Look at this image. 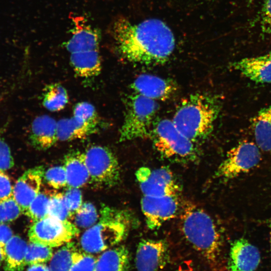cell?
<instances>
[{
	"label": "cell",
	"mask_w": 271,
	"mask_h": 271,
	"mask_svg": "<svg viewBox=\"0 0 271 271\" xmlns=\"http://www.w3.org/2000/svg\"><path fill=\"white\" fill-rule=\"evenodd\" d=\"M111 32L119 53L133 63L163 64L169 59L175 48L173 31L159 19L134 23L120 17L113 23Z\"/></svg>",
	"instance_id": "obj_1"
},
{
	"label": "cell",
	"mask_w": 271,
	"mask_h": 271,
	"mask_svg": "<svg viewBox=\"0 0 271 271\" xmlns=\"http://www.w3.org/2000/svg\"><path fill=\"white\" fill-rule=\"evenodd\" d=\"M220 108V99L215 95L193 93L181 101L172 120L181 132L196 143L210 136Z\"/></svg>",
	"instance_id": "obj_2"
},
{
	"label": "cell",
	"mask_w": 271,
	"mask_h": 271,
	"mask_svg": "<svg viewBox=\"0 0 271 271\" xmlns=\"http://www.w3.org/2000/svg\"><path fill=\"white\" fill-rule=\"evenodd\" d=\"M180 209L181 227L185 237L208 261L215 262L219 255L221 239L214 220L190 201L182 202Z\"/></svg>",
	"instance_id": "obj_3"
},
{
	"label": "cell",
	"mask_w": 271,
	"mask_h": 271,
	"mask_svg": "<svg viewBox=\"0 0 271 271\" xmlns=\"http://www.w3.org/2000/svg\"><path fill=\"white\" fill-rule=\"evenodd\" d=\"M71 19L74 29L71 37L66 44L71 64L78 75L95 74L101 69L99 33L83 17H71Z\"/></svg>",
	"instance_id": "obj_4"
},
{
	"label": "cell",
	"mask_w": 271,
	"mask_h": 271,
	"mask_svg": "<svg viewBox=\"0 0 271 271\" xmlns=\"http://www.w3.org/2000/svg\"><path fill=\"white\" fill-rule=\"evenodd\" d=\"M132 221L131 215L126 211L107 206L102 208L99 222L81 236V248L84 252L92 254L113 247L125 237Z\"/></svg>",
	"instance_id": "obj_5"
},
{
	"label": "cell",
	"mask_w": 271,
	"mask_h": 271,
	"mask_svg": "<svg viewBox=\"0 0 271 271\" xmlns=\"http://www.w3.org/2000/svg\"><path fill=\"white\" fill-rule=\"evenodd\" d=\"M150 138L156 151L166 159L188 163L198 159L195 143L181 132L172 120L156 121Z\"/></svg>",
	"instance_id": "obj_6"
},
{
	"label": "cell",
	"mask_w": 271,
	"mask_h": 271,
	"mask_svg": "<svg viewBox=\"0 0 271 271\" xmlns=\"http://www.w3.org/2000/svg\"><path fill=\"white\" fill-rule=\"evenodd\" d=\"M159 109L157 101L133 93L126 100L119 141L150 138Z\"/></svg>",
	"instance_id": "obj_7"
},
{
	"label": "cell",
	"mask_w": 271,
	"mask_h": 271,
	"mask_svg": "<svg viewBox=\"0 0 271 271\" xmlns=\"http://www.w3.org/2000/svg\"><path fill=\"white\" fill-rule=\"evenodd\" d=\"M84 153L90 180L98 186L110 188L120 180L118 162L113 152L106 147L94 146Z\"/></svg>",
	"instance_id": "obj_8"
},
{
	"label": "cell",
	"mask_w": 271,
	"mask_h": 271,
	"mask_svg": "<svg viewBox=\"0 0 271 271\" xmlns=\"http://www.w3.org/2000/svg\"><path fill=\"white\" fill-rule=\"evenodd\" d=\"M79 232L76 225L68 220L47 216L34 222L29 229L28 237L30 242L53 248L70 242Z\"/></svg>",
	"instance_id": "obj_9"
},
{
	"label": "cell",
	"mask_w": 271,
	"mask_h": 271,
	"mask_svg": "<svg viewBox=\"0 0 271 271\" xmlns=\"http://www.w3.org/2000/svg\"><path fill=\"white\" fill-rule=\"evenodd\" d=\"M259 149L253 142H244L239 144L228 152L215 176L227 180L249 171L261 160Z\"/></svg>",
	"instance_id": "obj_10"
},
{
	"label": "cell",
	"mask_w": 271,
	"mask_h": 271,
	"mask_svg": "<svg viewBox=\"0 0 271 271\" xmlns=\"http://www.w3.org/2000/svg\"><path fill=\"white\" fill-rule=\"evenodd\" d=\"M136 177L143 196H178L180 185L172 171L167 167L152 169L142 167L136 172Z\"/></svg>",
	"instance_id": "obj_11"
},
{
	"label": "cell",
	"mask_w": 271,
	"mask_h": 271,
	"mask_svg": "<svg viewBox=\"0 0 271 271\" xmlns=\"http://www.w3.org/2000/svg\"><path fill=\"white\" fill-rule=\"evenodd\" d=\"M178 197L143 196L141 206L149 229H158L176 215L181 206Z\"/></svg>",
	"instance_id": "obj_12"
},
{
	"label": "cell",
	"mask_w": 271,
	"mask_h": 271,
	"mask_svg": "<svg viewBox=\"0 0 271 271\" xmlns=\"http://www.w3.org/2000/svg\"><path fill=\"white\" fill-rule=\"evenodd\" d=\"M169 258L167 242L162 239H144L138 244L135 258L137 271H158Z\"/></svg>",
	"instance_id": "obj_13"
},
{
	"label": "cell",
	"mask_w": 271,
	"mask_h": 271,
	"mask_svg": "<svg viewBox=\"0 0 271 271\" xmlns=\"http://www.w3.org/2000/svg\"><path fill=\"white\" fill-rule=\"evenodd\" d=\"M130 87L134 93L155 101L168 100L177 91L173 81L149 74L138 76Z\"/></svg>",
	"instance_id": "obj_14"
},
{
	"label": "cell",
	"mask_w": 271,
	"mask_h": 271,
	"mask_svg": "<svg viewBox=\"0 0 271 271\" xmlns=\"http://www.w3.org/2000/svg\"><path fill=\"white\" fill-rule=\"evenodd\" d=\"M42 166L30 169L18 179L13 187V197L20 206L23 213L41 191L44 175Z\"/></svg>",
	"instance_id": "obj_15"
},
{
	"label": "cell",
	"mask_w": 271,
	"mask_h": 271,
	"mask_svg": "<svg viewBox=\"0 0 271 271\" xmlns=\"http://www.w3.org/2000/svg\"><path fill=\"white\" fill-rule=\"evenodd\" d=\"M260 261L258 249L246 239L239 238L231 244L228 263L231 271H255Z\"/></svg>",
	"instance_id": "obj_16"
},
{
	"label": "cell",
	"mask_w": 271,
	"mask_h": 271,
	"mask_svg": "<svg viewBox=\"0 0 271 271\" xmlns=\"http://www.w3.org/2000/svg\"><path fill=\"white\" fill-rule=\"evenodd\" d=\"M234 69L256 83H271V52L243 58L232 64Z\"/></svg>",
	"instance_id": "obj_17"
},
{
	"label": "cell",
	"mask_w": 271,
	"mask_h": 271,
	"mask_svg": "<svg viewBox=\"0 0 271 271\" xmlns=\"http://www.w3.org/2000/svg\"><path fill=\"white\" fill-rule=\"evenodd\" d=\"M57 121L47 115L36 117L32 121L30 140L32 146L39 150L52 147L58 141Z\"/></svg>",
	"instance_id": "obj_18"
},
{
	"label": "cell",
	"mask_w": 271,
	"mask_h": 271,
	"mask_svg": "<svg viewBox=\"0 0 271 271\" xmlns=\"http://www.w3.org/2000/svg\"><path fill=\"white\" fill-rule=\"evenodd\" d=\"M58 141H67L83 139L97 131L99 121L88 120L73 115L58 121Z\"/></svg>",
	"instance_id": "obj_19"
},
{
	"label": "cell",
	"mask_w": 271,
	"mask_h": 271,
	"mask_svg": "<svg viewBox=\"0 0 271 271\" xmlns=\"http://www.w3.org/2000/svg\"><path fill=\"white\" fill-rule=\"evenodd\" d=\"M64 167L67 188H79L90 180L84 152H75L68 154L64 159Z\"/></svg>",
	"instance_id": "obj_20"
},
{
	"label": "cell",
	"mask_w": 271,
	"mask_h": 271,
	"mask_svg": "<svg viewBox=\"0 0 271 271\" xmlns=\"http://www.w3.org/2000/svg\"><path fill=\"white\" fill-rule=\"evenodd\" d=\"M130 265L128 250L123 245L112 247L96 258L95 271H127Z\"/></svg>",
	"instance_id": "obj_21"
},
{
	"label": "cell",
	"mask_w": 271,
	"mask_h": 271,
	"mask_svg": "<svg viewBox=\"0 0 271 271\" xmlns=\"http://www.w3.org/2000/svg\"><path fill=\"white\" fill-rule=\"evenodd\" d=\"M28 244L18 235L13 236L5 248L4 268L6 271H21L26 264Z\"/></svg>",
	"instance_id": "obj_22"
},
{
	"label": "cell",
	"mask_w": 271,
	"mask_h": 271,
	"mask_svg": "<svg viewBox=\"0 0 271 271\" xmlns=\"http://www.w3.org/2000/svg\"><path fill=\"white\" fill-rule=\"evenodd\" d=\"M251 122L257 146L263 151H271V105L260 109Z\"/></svg>",
	"instance_id": "obj_23"
},
{
	"label": "cell",
	"mask_w": 271,
	"mask_h": 271,
	"mask_svg": "<svg viewBox=\"0 0 271 271\" xmlns=\"http://www.w3.org/2000/svg\"><path fill=\"white\" fill-rule=\"evenodd\" d=\"M82 254L76 249L73 243H67L53 253L49 268L51 271H69Z\"/></svg>",
	"instance_id": "obj_24"
},
{
	"label": "cell",
	"mask_w": 271,
	"mask_h": 271,
	"mask_svg": "<svg viewBox=\"0 0 271 271\" xmlns=\"http://www.w3.org/2000/svg\"><path fill=\"white\" fill-rule=\"evenodd\" d=\"M68 101L66 89L58 83L48 85L45 89L43 104L51 111H58L63 109Z\"/></svg>",
	"instance_id": "obj_25"
},
{
	"label": "cell",
	"mask_w": 271,
	"mask_h": 271,
	"mask_svg": "<svg viewBox=\"0 0 271 271\" xmlns=\"http://www.w3.org/2000/svg\"><path fill=\"white\" fill-rule=\"evenodd\" d=\"M53 194L44 191L39 192L30 204L25 213L34 221L42 219L48 216V205Z\"/></svg>",
	"instance_id": "obj_26"
},
{
	"label": "cell",
	"mask_w": 271,
	"mask_h": 271,
	"mask_svg": "<svg viewBox=\"0 0 271 271\" xmlns=\"http://www.w3.org/2000/svg\"><path fill=\"white\" fill-rule=\"evenodd\" d=\"M53 255L52 247L30 242L26 253V264L46 263L50 261Z\"/></svg>",
	"instance_id": "obj_27"
},
{
	"label": "cell",
	"mask_w": 271,
	"mask_h": 271,
	"mask_svg": "<svg viewBox=\"0 0 271 271\" xmlns=\"http://www.w3.org/2000/svg\"><path fill=\"white\" fill-rule=\"evenodd\" d=\"M98 217L95 206L90 202H85L75 215L74 224L78 228L88 229L96 223Z\"/></svg>",
	"instance_id": "obj_28"
},
{
	"label": "cell",
	"mask_w": 271,
	"mask_h": 271,
	"mask_svg": "<svg viewBox=\"0 0 271 271\" xmlns=\"http://www.w3.org/2000/svg\"><path fill=\"white\" fill-rule=\"evenodd\" d=\"M48 216L61 220H66L70 217L64 193H58L52 195L48 205Z\"/></svg>",
	"instance_id": "obj_29"
},
{
	"label": "cell",
	"mask_w": 271,
	"mask_h": 271,
	"mask_svg": "<svg viewBox=\"0 0 271 271\" xmlns=\"http://www.w3.org/2000/svg\"><path fill=\"white\" fill-rule=\"evenodd\" d=\"M23 213L13 195L0 200V224L16 220Z\"/></svg>",
	"instance_id": "obj_30"
},
{
	"label": "cell",
	"mask_w": 271,
	"mask_h": 271,
	"mask_svg": "<svg viewBox=\"0 0 271 271\" xmlns=\"http://www.w3.org/2000/svg\"><path fill=\"white\" fill-rule=\"evenodd\" d=\"M44 177L47 183L54 189L67 187L66 174L64 166L49 168L44 173Z\"/></svg>",
	"instance_id": "obj_31"
},
{
	"label": "cell",
	"mask_w": 271,
	"mask_h": 271,
	"mask_svg": "<svg viewBox=\"0 0 271 271\" xmlns=\"http://www.w3.org/2000/svg\"><path fill=\"white\" fill-rule=\"evenodd\" d=\"M64 196L71 217L75 215L83 204L81 191L79 188H67Z\"/></svg>",
	"instance_id": "obj_32"
},
{
	"label": "cell",
	"mask_w": 271,
	"mask_h": 271,
	"mask_svg": "<svg viewBox=\"0 0 271 271\" xmlns=\"http://www.w3.org/2000/svg\"><path fill=\"white\" fill-rule=\"evenodd\" d=\"M259 25L263 36L271 38V0H264L261 9Z\"/></svg>",
	"instance_id": "obj_33"
},
{
	"label": "cell",
	"mask_w": 271,
	"mask_h": 271,
	"mask_svg": "<svg viewBox=\"0 0 271 271\" xmlns=\"http://www.w3.org/2000/svg\"><path fill=\"white\" fill-rule=\"evenodd\" d=\"M96 261V258L93 255L84 252L69 271H95Z\"/></svg>",
	"instance_id": "obj_34"
},
{
	"label": "cell",
	"mask_w": 271,
	"mask_h": 271,
	"mask_svg": "<svg viewBox=\"0 0 271 271\" xmlns=\"http://www.w3.org/2000/svg\"><path fill=\"white\" fill-rule=\"evenodd\" d=\"M14 165V159L10 148L5 140L0 137V170H8Z\"/></svg>",
	"instance_id": "obj_35"
},
{
	"label": "cell",
	"mask_w": 271,
	"mask_h": 271,
	"mask_svg": "<svg viewBox=\"0 0 271 271\" xmlns=\"http://www.w3.org/2000/svg\"><path fill=\"white\" fill-rule=\"evenodd\" d=\"M13 195V187L9 176L0 170V200Z\"/></svg>",
	"instance_id": "obj_36"
},
{
	"label": "cell",
	"mask_w": 271,
	"mask_h": 271,
	"mask_svg": "<svg viewBox=\"0 0 271 271\" xmlns=\"http://www.w3.org/2000/svg\"><path fill=\"white\" fill-rule=\"evenodd\" d=\"M13 236L11 228L6 224H0V247L4 253L6 244Z\"/></svg>",
	"instance_id": "obj_37"
},
{
	"label": "cell",
	"mask_w": 271,
	"mask_h": 271,
	"mask_svg": "<svg viewBox=\"0 0 271 271\" xmlns=\"http://www.w3.org/2000/svg\"><path fill=\"white\" fill-rule=\"evenodd\" d=\"M26 271H51L46 263H37L29 265Z\"/></svg>",
	"instance_id": "obj_38"
},
{
	"label": "cell",
	"mask_w": 271,
	"mask_h": 271,
	"mask_svg": "<svg viewBox=\"0 0 271 271\" xmlns=\"http://www.w3.org/2000/svg\"><path fill=\"white\" fill-rule=\"evenodd\" d=\"M5 259V253L2 248L0 247V264L2 262L4 261Z\"/></svg>",
	"instance_id": "obj_39"
},
{
	"label": "cell",
	"mask_w": 271,
	"mask_h": 271,
	"mask_svg": "<svg viewBox=\"0 0 271 271\" xmlns=\"http://www.w3.org/2000/svg\"><path fill=\"white\" fill-rule=\"evenodd\" d=\"M269 227L270 229V250H271V220L268 222Z\"/></svg>",
	"instance_id": "obj_40"
}]
</instances>
